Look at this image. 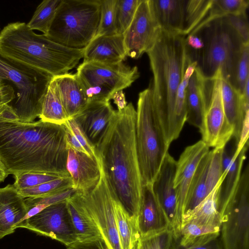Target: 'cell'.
I'll use <instances>...</instances> for the list:
<instances>
[{
  "label": "cell",
  "instance_id": "f35d334b",
  "mask_svg": "<svg viewBox=\"0 0 249 249\" xmlns=\"http://www.w3.org/2000/svg\"><path fill=\"white\" fill-rule=\"evenodd\" d=\"M249 43H244L241 49L235 70L234 87L241 94L249 79Z\"/></svg>",
  "mask_w": 249,
  "mask_h": 249
},
{
  "label": "cell",
  "instance_id": "d590c367",
  "mask_svg": "<svg viewBox=\"0 0 249 249\" xmlns=\"http://www.w3.org/2000/svg\"><path fill=\"white\" fill-rule=\"evenodd\" d=\"M73 188L71 177L59 178L36 186L18 190L24 198L40 197L57 193Z\"/></svg>",
  "mask_w": 249,
  "mask_h": 249
},
{
  "label": "cell",
  "instance_id": "e0dca14e",
  "mask_svg": "<svg viewBox=\"0 0 249 249\" xmlns=\"http://www.w3.org/2000/svg\"><path fill=\"white\" fill-rule=\"evenodd\" d=\"M196 66L186 91V121L201 129L210 100V82Z\"/></svg>",
  "mask_w": 249,
  "mask_h": 249
},
{
  "label": "cell",
  "instance_id": "30bf717a",
  "mask_svg": "<svg viewBox=\"0 0 249 249\" xmlns=\"http://www.w3.org/2000/svg\"><path fill=\"white\" fill-rule=\"evenodd\" d=\"M75 73L88 103L109 101L114 93L129 87L140 76L137 66L131 67L123 63L108 65L83 62Z\"/></svg>",
  "mask_w": 249,
  "mask_h": 249
},
{
  "label": "cell",
  "instance_id": "e575fe53",
  "mask_svg": "<svg viewBox=\"0 0 249 249\" xmlns=\"http://www.w3.org/2000/svg\"><path fill=\"white\" fill-rule=\"evenodd\" d=\"M213 0H185V25L182 35L187 36L204 18Z\"/></svg>",
  "mask_w": 249,
  "mask_h": 249
},
{
  "label": "cell",
  "instance_id": "816d5d0a",
  "mask_svg": "<svg viewBox=\"0 0 249 249\" xmlns=\"http://www.w3.org/2000/svg\"><path fill=\"white\" fill-rule=\"evenodd\" d=\"M111 100H113V102L116 105L118 110L124 109L127 105L123 90H121L114 93L112 95Z\"/></svg>",
  "mask_w": 249,
  "mask_h": 249
},
{
  "label": "cell",
  "instance_id": "3957f363",
  "mask_svg": "<svg viewBox=\"0 0 249 249\" xmlns=\"http://www.w3.org/2000/svg\"><path fill=\"white\" fill-rule=\"evenodd\" d=\"M83 49L67 47L45 35L35 33L25 22L8 23L0 32V55L22 68L53 77L68 73L83 57Z\"/></svg>",
  "mask_w": 249,
  "mask_h": 249
},
{
  "label": "cell",
  "instance_id": "60d3db41",
  "mask_svg": "<svg viewBox=\"0 0 249 249\" xmlns=\"http://www.w3.org/2000/svg\"><path fill=\"white\" fill-rule=\"evenodd\" d=\"M15 181L13 184L18 190L36 186L60 178L36 172H27L13 175Z\"/></svg>",
  "mask_w": 249,
  "mask_h": 249
},
{
  "label": "cell",
  "instance_id": "8fae6325",
  "mask_svg": "<svg viewBox=\"0 0 249 249\" xmlns=\"http://www.w3.org/2000/svg\"><path fill=\"white\" fill-rule=\"evenodd\" d=\"M220 237L223 249H249V165L241 174L237 190L218 206Z\"/></svg>",
  "mask_w": 249,
  "mask_h": 249
},
{
  "label": "cell",
  "instance_id": "836d02e7",
  "mask_svg": "<svg viewBox=\"0 0 249 249\" xmlns=\"http://www.w3.org/2000/svg\"><path fill=\"white\" fill-rule=\"evenodd\" d=\"M169 249H223L220 232L211 233L192 238L173 237Z\"/></svg>",
  "mask_w": 249,
  "mask_h": 249
},
{
  "label": "cell",
  "instance_id": "8d00e7d4",
  "mask_svg": "<svg viewBox=\"0 0 249 249\" xmlns=\"http://www.w3.org/2000/svg\"><path fill=\"white\" fill-rule=\"evenodd\" d=\"M100 18L95 36L117 34L116 29L117 0H100Z\"/></svg>",
  "mask_w": 249,
  "mask_h": 249
},
{
  "label": "cell",
  "instance_id": "5b68a950",
  "mask_svg": "<svg viewBox=\"0 0 249 249\" xmlns=\"http://www.w3.org/2000/svg\"><path fill=\"white\" fill-rule=\"evenodd\" d=\"M135 131L142 186L152 185L170 144L165 120L154 102L150 86L139 94Z\"/></svg>",
  "mask_w": 249,
  "mask_h": 249
},
{
  "label": "cell",
  "instance_id": "7402d4cb",
  "mask_svg": "<svg viewBox=\"0 0 249 249\" xmlns=\"http://www.w3.org/2000/svg\"><path fill=\"white\" fill-rule=\"evenodd\" d=\"M53 78L68 119L75 118L88 104L85 90L76 73L68 72Z\"/></svg>",
  "mask_w": 249,
  "mask_h": 249
},
{
  "label": "cell",
  "instance_id": "f1b7e54d",
  "mask_svg": "<svg viewBox=\"0 0 249 249\" xmlns=\"http://www.w3.org/2000/svg\"><path fill=\"white\" fill-rule=\"evenodd\" d=\"M66 201L77 241H87L101 239L95 225L74 196V194L67 199Z\"/></svg>",
  "mask_w": 249,
  "mask_h": 249
},
{
  "label": "cell",
  "instance_id": "44dd1931",
  "mask_svg": "<svg viewBox=\"0 0 249 249\" xmlns=\"http://www.w3.org/2000/svg\"><path fill=\"white\" fill-rule=\"evenodd\" d=\"M27 212L25 198L13 185L0 188V239L13 233Z\"/></svg>",
  "mask_w": 249,
  "mask_h": 249
},
{
  "label": "cell",
  "instance_id": "d4e9b609",
  "mask_svg": "<svg viewBox=\"0 0 249 249\" xmlns=\"http://www.w3.org/2000/svg\"><path fill=\"white\" fill-rule=\"evenodd\" d=\"M223 172L217 184L210 193L195 208L184 213L182 224L193 221L203 225L220 229L221 220L218 212V197L220 185L226 175Z\"/></svg>",
  "mask_w": 249,
  "mask_h": 249
},
{
  "label": "cell",
  "instance_id": "ac0fdd59",
  "mask_svg": "<svg viewBox=\"0 0 249 249\" xmlns=\"http://www.w3.org/2000/svg\"><path fill=\"white\" fill-rule=\"evenodd\" d=\"M127 56L123 35L95 36L84 48L83 62L114 65Z\"/></svg>",
  "mask_w": 249,
  "mask_h": 249
},
{
  "label": "cell",
  "instance_id": "7dc6e473",
  "mask_svg": "<svg viewBox=\"0 0 249 249\" xmlns=\"http://www.w3.org/2000/svg\"><path fill=\"white\" fill-rule=\"evenodd\" d=\"M15 93L13 87L9 84L4 83L0 87V110L15 100Z\"/></svg>",
  "mask_w": 249,
  "mask_h": 249
},
{
  "label": "cell",
  "instance_id": "ba28073f",
  "mask_svg": "<svg viewBox=\"0 0 249 249\" xmlns=\"http://www.w3.org/2000/svg\"><path fill=\"white\" fill-rule=\"evenodd\" d=\"M53 76L17 65L0 55V81L12 82L17 89L11 105L22 123L34 122L41 114L48 87Z\"/></svg>",
  "mask_w": 249,
  "mask_h": 249
},
{
  "label": "cell",
  "instance_id": "c3c4849f",
  "mask_svg": "<svg viewBox=\"0 0 249 249\" xmlns=\"http://www.w3.org/2000/svg\"><path fill=\"white\" fill-rule=\"evenodd\" d=\"M249 132V110L246 113L243 122L239 140L237 144L235 146V148L238 151H240L243 147L248 143Z\"/></svg>",
  "mask_w": 249,
  "mask_h": 249
},
{
  "label": "cell",
  "instance_id": "bcb514c9",
  "mask_svg": "<svg viewBox=\"0 0 249 249\" xmlns=\"http://www.w3.org/2000/svg\"><path fill=\"white\" fill-rule=\"evenodd\" d=\"M66 249H107L101 239L87 241H78L74 242Z\"/></svg>",
  "mask_w": 249,
  "mask_h": 249
},
{
  "label": "cell",
  "instance_id": "f5cc1de1",
  "mask_svg": "<svg viewBox=\"0 0 249 249\" xmlns=\"http://www.w3.org/2000/svg\"><path fill=\"white\" fill-rule=\"evenodd\" d=\"M8 174L6 171L5 167L0 160V183L4 181Z\"/></svg>",
  "mask_w": 249,
  "mask_h": 249
},
{
  "label": "cell",
  "instance_id": "db71d44e",
  "mask_svg": "<svg viewBox=\"0 0 249 249\" xmlns=\"http://www.w3.org/2000/svg\"><path fill=\"white\" fill-rule=\"evenodd\" d=\"M4 84V83L3 81H0V87H1Z\"/></svg>",
  "mask_w": 249,
  "mask_h": 249
},
{
  "label": "cell",
  "instance_id": "ab89813d",
  "mask_svg": "<svg viewBox=\"0 0 249 249\" xmlns=\"http://www.w3.org/2000/svg\"><path fill=\"white\" fill-rule=\"evenodd\" d=\"M173 237L172 232L167 229L141 237L137 249H169Z\"/></svg>",
  "mask_w": 249,
  "mask_h": 249
},
{
  "label": "cell",
  "instance_id": "9c48e42d",
  "mask_svg": "<svg viewBox=\"0 0 249 249\" xmlns=\"http://www.w3.org/2000/svg\"><path fill=\"white\" fill-rule=\"evenodd\" d=\"M100 177L96 185L85 192L74 194L97 227L107 249H122L115 217L118 199L110 186L99 158L96 156Z\"/></svg>",
  "mask_w": 249,
  "mask_h": 249
},
{
  "label": "cell",
  "instance_id": "f546056e",
  "mask_svg": "<svg viewBox=\"0 0 249 249\" xmlns=\"http://www.w3.org/2000/svg\"><path fill=\"white\" fill-rule=\"evenodd\" d=\"M115 217L122 249H137L141 239L138 220L129 214L118 199Z\"/></svg>",
  "mask_w": 249,
  "mask_h": 249
},
{
  "label": "cell",
  "instance_id": "6da1fadb",
  "mask_svg": "<svg viewBox=\"0 0 249 249\" xmlns=\"http://www.w3.org/2000/svg\"><path fill=\"white\" fill-rule=\"evenodd\" d=\"M68 152L64 124L0 118V160L8 175L36 172L71 177L66 168Z\"/></svg>",
  "mask_w": 249,
  "mask_h": 249
},
{
  "label": "cell",
  "instance_id": "7c38bea8",
  "mask_svg": "<svg viewBox=\"0 0 249 249\" xmlns=\"http://www.w3.org/2000/svg\"><path fill=\"white\" fill-rule=\"evenodd\" d=\"M66 200L49 205L36 215L18 224L15 229L25 228L69 246L77 239Z\"/></svg>",
  "mask_w": 249,
  "mask_h": 249
},
{
  "label": "cell",
  "instance_id": "8992f818",
  "mask_svg": "<svg viewBox=\"0 0 249 249\" xmlns=\"http://www.w3.org/2000/svg\"><path fill=\"white\" fill-rule=\"evenodd\" d=\"M196 34L204 43L195 58L202 75L211 79L220 69L222 77L234 87L235 67L244 43L240 36L222 18L210 22Z\"/></svg>",
  "mask_w": 249,
  "mask_h": 249
},
{
  "label": "cell",
  "instance_id": "ee69618b",
  "mask_svg": "<svg viewBox=\"0 0 249 249\" xmlns=\"http://www.w3.org/2000/svg\"><path fill=\"white\" fill-rule=\"evenodd\" d=\"M73 134L79 143L92 158H96L95 146L89 140L87 136L74 118L68 119L64 124Z\"/></svg>",
  "mask_w": 249,
  "mask_h": 249
},
{
  "label": "cell",
  "instance_id": "ffe728a7",
  "mask_svg": "<svg viewBox=\"0 0 249 249\" xmlns=\"http://www.w3.org/2000/svg\"><path fill=\"white\" fill-rule=\"evenodd\" d=\"M115 112L109 101L91 102L74 118L89 140L95 145Z\"/></svg>",
  "mask_w": 249,
  "mask_h": 249
},
{
  "label": "cell",
  "instance_id": "cb8c5ba5",
  "mask_svg": "<svg viewBox=\"0 0 249 249\" xmlns=\"http://www.w3.org/2000/svg\"><path fill=\"white\" fill-rule=\"evenodd\" d=\"M149 2L161 29L182 35L185 25V0H149Z\"/></svg>",
  "mask_w": 249,
  "mask_h": 249
},
{
  "label": "cell",
  "instance_id": "4dcf8cb0",
  "mask_svg": "<svg viewBox=\"0 0 249 249\" xmlns=\"http://www.w3.org/2000/svg\"><path fill=\"white\" fill-rule=\"evenodd\" d=\"M39 118L44 122L58 125L64 124L68 120L60 100L53 77L48 87Z\"/></svg>",
  "mask_w": 249,
  "mask_h": 249
},
{
  "label": "cell",
  "instance_id": "2e32d148",
  "mask_svg": "<svg viewBox=\"0 0 249 249\" xmlns=\"http://www.w3.org/2000/svg\"><path fill=\"white\" fill-rule=\"evenodd\" d=\"M177 161L169 152L166 154L152 187L162 209L168 229L174 236L176 230L177 195L174 180Z\"/></svg>",
  "mask_w": 249,
  "mask_h": 249
},
{
  "label": "cell",
  "instance_id": "d6a6232c",
  "mask_svg": "<svg viewBox=\"0 0 249 249\" xmlns=\"http://www.w3.org/2000/svg\"><path fill=\"white\" fill-rule=\"evenodd\" d=\"M197 65L196 61L190 63L178 89L175 103V133L178 138L186 121V91L190 77Z\"/></svg>",
  "mask_w": 249,
  "mask_h": 249
},
{
  "label": "cell",
  "instance_id": "7bdbcfd3",
  "mask_svg": "<svg viewBox=\"0 0 249 249\" xmlns=\"http://www.w3.org/2000/svg\"><path fill=\"white\" fill-rule=\"evenodd\" d=\"M222 18L236 32L244 43H249V28L246 12L228 15Z\"/></svg>",
  "mask_w": 249,
  "mask_h": 249
},
{
  "label": "cell",
  "instance_id": "484cf974",
  "mask_svg": "<svg viewBox=\"0 0 249 249\" xmlns=\"http://www.w3.org/2000/svg\"><path fill=\"white\" fill-rule=\"evenodd\" d=\"M221 97L225 115L234 129L233 137L238 143L243 122L246 112L249 110L244 104L241 93L228 80L221 77Z\"/></svg>",
  "mask_w": 249,
  "mask_h": 249
},
{
  "label": "cell",
  "instance_id": "f907efd6",
  "mask_svg": "<svg viewBox=\"0 0 249 249\" xmlns=\"http://www.w3.org/2000/svg\"><path fill=\"white\" fill-rule=\"evenodd\" d=\"M0 118L9 121H19L18 117L11 105L7 104L0 110Z\"/></svg>",
  "mask_w": 249,
  "mask_h": 249
},
{
  "label": "cell",
  "instance_id": "74e56055",
  "mask_svg": "<svg viewBox=\"0 0 249 249\" xmlns=\"http://www.w3.org/2000/svg\"><path fill=\"white\" fill-rule=\"evenodd\" d=\"M141 0H117L116 29L117 34L123 35L129 27Z\"/></svg>",
  "mask_w": 249,
  "mask_h": 249
},
{
  "label": "cell",
  "instance_id": "4316f807",
  "mask_svg": "<svg viewBox=\"0 0 249 249\" xmlns=\"http://www.w3.org/2000/svg\"><path fill=\"white\" fill-rule=\"evenodd\" d=\"M210 151L202 159L197 167L190 189L184 213L195 208L210 193L216 185L208 173Z\"/></svg>",
  "mask_w": 249,
  "mask_h": 249
},
{
  "label": "cell",
  "instance_id": "d6986e66",
  "mask_svg": "<svg viewBox=\"0 0 249 249\" xmlns=\"http://www.w3.org/2000/svg\"><path fill=\"white\" fill-rule=\"evenodd\" d=\"M67 170L71 178L73 188L85 192L93 188L100 177V172L96 158L68 148Z\"/></svg>",
  "mask_w": 249,
  "mask_h": 249
},
{
  "label": "cell",
  "instance_id": "52a82bcc",
  "mask_svg": "<svg viewBox=\"0 0 249 249\" xmlns=\"http://www.w3.org/2000/svg\"><path fill=\"white\" fill-rule=\"evenodd\" d=\"M100 18V0H61L45 36L67 47L83 49L95 36Z\"/></svg>",
  "mask_w": 249,
  "mask_h": 249
},
{
  "label": "cell",
  "instance_id": "681fc988",
  "mask_svg": "<svg viewBox=\"0 0 249 249\" xmlns=\"http://www.w3.org/2000/svg\"><path fill=\"white\" fill-rule=\"evenodd\" d=\"M65 127L66 128V139L68 149L71 148L76 151L84 153L89 156L88 153L78 141L71 130L66 126Z\"/></svg>",
  "mask_w": 249,
  "mask_h": 249
},
{
  "label": "cell",
  "instance_id": "b9f144b4",
  "mask_svg": "<svg viewBox=\"0 0 249 249\" xmlns=\"http://www.w3.org/2000/svg\"><path fill=\"white\" fill-rule=\"evenodd\" d=\"M77 191L75 189L71 188L46 196L25 198V202L28 211L31 207L39 204H44L48 207L66 200L74 194Z\"/></svg>",
  "mask_w": 249,
  "mask_h": 249
},
{
  "label": "cell",
  "instance_id": "11a10c76",
  "mask_svg": "<svg viewBox=\"0 0 249 249\" xmlns=\"http://www.w3.org/2000/svg\"></svg>",
  "mask_w": 249,
  "mask_h": 249
},
{
  "label": "cell",
  "instance_id": "1f68e13d",
  "mask_svg": "<svg viewBox=\"0 0 249 249\" xmlns=\"http://www.w3.org/2000/svg\"><path fill=\"white\" fill-rule=\"evenodd\" d=\"M61 0H44L36 7L31 19L27 24L32 30H38L47 35L54 19Z\"/></svg>",
  "mask_w": 249,
  "mask_h": 249
},
{
  "label": "cell",
  "instance_id": "83f0119b",
  "mask_svg": "<svg viewBox=\"0 0 249 249\" xmlns=\"http://www.w3.org/2000/svg\"><path fill=\"white\" fill-rule=\"evenodd\" d=\"M248 147V143L240 151L235 148L230 163L223 169V171L226 170V172L219 188L218 206L229 201L235 193L240 179Z\"/></svg>",
  "mask_w": 249,
  "mask_h": 249
},
{
  "label": "cell",
  "instance_id": "5bb4252c",
  "mask_svg": "<svg viewBox=\"0 0 249 249\" xmlns=\"http://www.w3.org/2000/svg\"><path fill=\"white\" fill-rule=\"evenodd\" d=\"M209 151V147L204 142L200 140L186 147L177 161L174 187L177 195V208L174 237L179 235L182 218L197 167L202 159Z\"/></svg>",
  "mask_w": 249,
  "mask_h": 249
},
{
  "label": "cell",
  "instance_id": "9a60e30c",
  "mask_svg": "<svg viewBox=\"0 0 249 249\" xmlns=\"http://www.w3.org/2000/svg\"><path fill=\"white\" fill-rule=\"evenodd\" d=\"M160 29L149 0H141L132 22L123 34L127 56L138 59L146 53Z\"/></svg>",
  "mask_w": 249,
  "mask_h": 249
},
{
  "label": "cell",
  "instance_id": "4fadbf2b",
  "mask_svg": "<svg viewBox=\"0 0 249 249\" xmlns=\"http://www.w3.org/2000/svg\"><path fill=\"white\" fill-rule=\"evenodd\" d=\"M221 72L212 78L210 100L199 130L202 141L210 148H224L233 137L234 129L225 115L221 97Z\"/></svg>",
  "mask_w": 249,
  "mask_h": 249
},
{
  "label": "cell",
  "instance_id": "f6af8a7d",
  "mask_svg": "<svg viewBox=\"0 0 249 249\" xmlns=\"http://www.w3.org/2000/svg\"><path fill=\"white\" fill-rule=\"evenodd\" d=\"M220 231L219 229L208 227L193 221H188L182 224L179 236L186 238H192Z\"/></svg>",
  "mask_w": 249,
  "mask_h": 249
},
{
  "label": "cell",
  "instance_id": "277c9868",
  "mask_svg": "<svg viewBox=\"0 0 249 249\" xmlns=\"http://www.w3.org/2000/svg\"><path fill=\"white\" fill-rule=\"evenodd\" d=\"M186 36L160 29L146 52L153 78L150 86L154 102L166 123L169 143L177 139L175 133L177 92L185 71L193 61L185 43Z\"/></svg>",
  "mask_w": 249,
  "mask_h": 249
},
{
  "label": "cell",
  "instance_id": "7a4b0ae2",
  "mask_svg": "<svg viewBox=\"0 0 249 249\" xmlns=\"http://www.w3.org/2000/svg\"><path fill=\"white\" fill-rule=\"evenodd\" d=\"M136 109L132 103L115 110L94 145L108 182L124 208L138 220L143 186L137 154Z\"/></svg>",
  "mask_w": 249,
  "mask_h": 249
},
{
  "label": "cell",
  "instance_id": "603a6c76",
  "mask_svg": "<svg viewBox=\"0 0 249 249\" xmlns=\"http://www.w3.org/2000/svg\"><path fill=\"white\" fill-rule=\"evenodd\" d=\"M138 226L141 237L168 229L152 185L143 186L142 202L138 218Z\"/></svg>",
  "mask_w": 249,
  "mask_h": 249
}]
</instances>
